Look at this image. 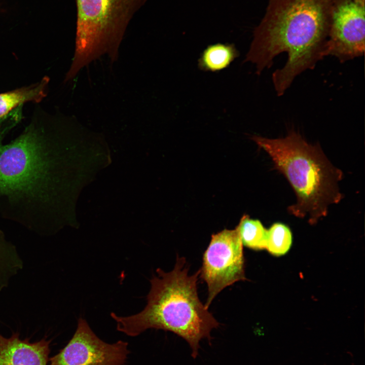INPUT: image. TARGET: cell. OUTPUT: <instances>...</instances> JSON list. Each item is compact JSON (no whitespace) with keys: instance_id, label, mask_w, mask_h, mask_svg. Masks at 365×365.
Wrapping results in <instances>:
<instances>
[{"instance_id":"1","label":"cell","mask_w":365,"mask_h":365,"mask_svg":"<svg viewBox=\"0 0 365 365\" xmlns=\"http://www.w3.org/2000/svg\"><path fill=\"white\" fill-rule=\"evenodd\" d=\"M332 0H269L266 14L255 28L245 61L256 64L260 75L282 52L288 59L272 74L278 96L284 94L295 78L313 69L324 56Z\"/></svg>"},{"instance_id":"2","label":"cell","mask_w":365,"mask_h":365,"mask_svg":"<svg viewBox=\"0 0 365 365\" xmlns=\"http://www.w3.org/2000/svg\"><path fill=\"white\" fill-rule=\"evenodd\" d=\"M57 117L36 114L16 138L2 141L16 125L0 119V211L29 227L45 225L50 203L52 128Z\"/></svg>"},{"instance_id":"3","label":"cell","mask_w":365,"mask_h":365,"mask_svg":"<svg viewBox=\"0 0 365 365\" xmlns=\"http://www.w3.org/2000/svg\"><path fill=\"white\" fill-rule=\"evenodd\" d=\"M184 257L176 258L174 267L166 272L158 268L150 280L147 305L140 312L127 316L111 313L117 330L130 337L150 328L170 331L189 344L196 358L202 339L211 341V331L220 323L200 300L197 281L200 270L189 274Z\"/></svg>"},{"instance_id":"4","label":"cell","mask_w":365,"mask_h":365,"mask_svg":"<svg viewBox=\"0 0 365 365\" xmlns=\"http://www.w3.org/2000/svg\"><path fill=\"white\" fill-rule=\"evenodd\" d=\"M251 139L269 155L275 169L293 188L296 202L287 207L290 214L307 217L309 223L314 224L327 214L331 205L342 200L339 183L343 173L319 145L308 143L294 130L282 138L255 135Z\"/></svg>"},{"instance_id":"5","label":"cell","mask_w":365,"mask_h":365,"mask_svg":"<svg viewBox=\"0 0 365 365\" xmlns=\"http://www.w3.org/2000/svg\"><path fill=\"white\" fill-rule=\"evenodd\" d=\"M76 1L75 52L65 81L103 54L115 61L130 21L147 0Z\"/></svg>"},{"instance_id":"6","label":"cell","mask_w":365,"mask_h":365,"mask_svg":"<svg viewBox=\"0 0 365 365\" xmlns=\"http://www.w3.org/2000/svg\"><path fill=\"white\" fill-rule=\"evenodd\" d=\"M199 276L207 284L208 308L215 297L225 288L245 280L244 257L238 227L212 234L203 253Z\"/></svg>"},{"instance_id":"7","label":"cell","mask_w":365,"mask_h":365,"mask_svg":"<svg viewBox=\"0 0 365 365\" xmlns=\"http://www.w3.org/2000/svg\"><path fill=\"white\" fill-rule=\"evenodd\" d=\"M365 0H332L324 56L344 62L364 53Z\"/></svg>"},{"instance_id":"8","label":"cell","mask_w":365,"mask_h":365,"mask_svg":"<svg viewBox=\"0 0 365 365\" xmlns=\"http://www.w3.org/2000/svg\"><path fill=\"white\" fill-rule=\"evenodd\" d=\"M123 341L110 344L101 340L83 317L67 345L50 359V365H125L130 353Z\"/></svg>"},{"instance_id":"9","label":"cell","mask_w":365,"mask_h":365,"mask_svg":"<svg viewBox=\"0 0 365 365\" xmlns=\"http://www.w3.org/2000/svg\"><path fill=\"white\" fill-rule=\"evenodd\" d=\"M49 344L46 339L30 343L18 334L8 338L0 334V365H47Z\"/></svg>"},{"instance_id":"10","label":"cell","mask_w":365,"mask_h":365,"mask_svg":"<svg viewBox=\"0 0 365 365\" xmlns=\"http://www.w3.org/2000/svg\"><path fill=\"white\" fill-rule=\"evenodd\" d=\"M49 83V78L45 76L30 86L0 93V119L25 102H41L47 95Z\"/></svg>"},{"instance_id":"11","label":"cell","mask_w":365,"mask_h":365,"mask_svg":"<svg viewBox=\"0 0 365 365\" xmlns=\"http://www.w3.org/2000/svg\"><path fill=\"white\" fill-rule=\"evenodd\" d=\"M234 44L216 43L209 45L203 51L198 61L200 69L216 72L229 67L239 56Z\"/></svg>"},{"instance_id":"12","label":"cell","mask_w":365,"mask_h":365,"mask_svg":"<svg viewBox=\"0 0 365 365\" xmlns=\"http://www.w3.org/2000/svg\"><path fill=\"white\" fill-rule=\"evenodd\" d=\"M238 227L243 245L254 250L266 248L268 230L259 220L244 215Z\"/></svg>"},{"instance_id":"13","label":"cell","mask_w":365,"mask_h":365,"mask_svg":"<svg viewBox=\"0 0 365 365\" xmlns=\"http://www.w3.org/2000/svg\"><path fill=\"white\" fill-rule=\"evenodd\" d=\"M292 243V234L284 224L276 223L268 230L266 249L274 256L285 254Z\"/></svg>"},{"instance_id":"14","label":"cell","mask_w":365,"mask_h":365,"mask_svg":"<svg viewBox=\"0 0 365 365\" xmlns=\"http://www.w3.org/2000/svg\"><path fill=\"white\" fill-rule=\"evenodd\" d=\"M12 247L6 241L4 235L0 231V274L6 273L5 270L14 269L18 265V260L13 259L16 257Z\"/></svg>"},{"instance_id":"15","label":"cell","mask_w":365,"mask_h":365,"mask_svg":"<svg viewBox=\"0 0 365 365\" xmlns=\"http://www.w3.org/2000/svg\"><path fill=\"white\" fill-rule=\"evenodd\" d=\"M3 1V0H0V9H1V6H2Z\"/></svg>"}]
</instances>
